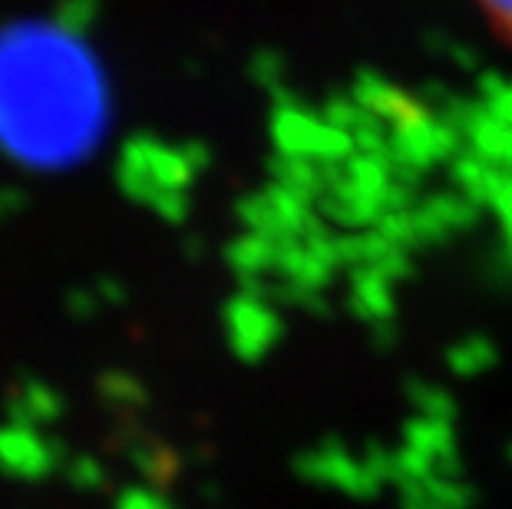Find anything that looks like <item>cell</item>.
<instances>
[{"label":"cell","mask_w":512,"mask_h":509,"mask_svg":"<svg viewBox=\"0 0 512 509\" xmlns=\"http://www.w3.org/2000/svg\"><path fill=\"white\" fill-rule=\"evenodd\" d=\"M407 400H410L413 414H420V417L456 420V404H453V397L446 394L443 387H437V384H427V381L410 384Z\"/></svg>","instance_id":"3"},{"label":"cell","mask_w":512,"mask_h":509,"mask_svg":"<svg viewBox=\"0 0 512 509\" xmlns=\"http://www.w3.org/2000/svg\"><path fill=\"white\" fill-rule=\"evenodd\" d=\"M106 86L70 30H0V146L27 166H63L93 149Z\"/></svg>","instance_id":"1"},{"label":"cell","mask_w":512,"mask_h":509,"mask_svg":"<svg viewBox=\"0 0 512 509\" xmlns=\"http://www.w3.org/2000/svg\"><path fill=\"white\" fill-rule=\"evenodd\" d=\"M503 457H506V463H509V467H512V437L506 440V450H503Z\"/></svg>","instance_id":"6"},{"label":"cell","mask_w":512,"mask_h":509,"mask_svg":"<svg viewBox=\"0 0 512 509\" xmlns=\"http://www.w3.org/2000/svg\"><path fill=\"white\" fill-rule=\"evenodd\" d=\"M489 364H493V351H489L486 344L483 348H463L450 354V371L456 377H476V374H483Z\"/></svg>","instance_id":"4"},{"label":"cell","mask_w":512,"mask_h":509,"mask_svg":"<svg viewBox=\"0 0 512 509\" xmlns=\"http://www.w3.org/2000/svg\"><path fill=\"white\" fill-rule=\"evenodd\" d=\"M476 7L489 17L499 34H506L512 40V0H476Z\"/></svg>","instance_id":"5"},{"label":"cell","mask_w":512,"mask_h":509,"mask_svg":"<svg viewBox=\"0 0 512 509\" xmlns=\"http://www.w3.org/2000/svg\"><path fill=\"white\" fill-rule=\"evenodd\" d=\"M291 473L301 483L347 500H377L387 486H394V447L384 440L351 443L337 433H324L294 453Z\"/></svg>","instance_id":"2"}]
</instances>
